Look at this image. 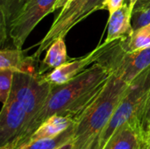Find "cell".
Segmentation results:
<instances>
[{"label":"cell","mask_w":150,"mask_h":149,"mask_svg":"<svg viewBox=\"0 0 150 149\" xmlns=\"http://www.w3.org/2000/svg\"><path fill=\"white\" fill-rule=\"evenodd\" d=\"M150 23V3L141 9L134 10L132 15V25L134 30L142 27Z\"/></svg>","instance_id":"cell-19"},{"label":"cell","mask_w":150,"mask_h":149,"mask_svg":"<svg viewBox=\"0 0 150 149\" xmlns=\"http://www.w3.org/2000/svg\"><path fill=\"white\" fill-rule=\"evenodd\" d=\"M74 133H75V123L72 124L63 133H62L61 134H59L58 136L53 139L33 141L19 146L14 149H56L60 146L66 143L67 141H69V140H71L74 137Z\"/></svg>","instance_id":"cell-14"},{"label":"cell","mask_w":150,"mask_h":149,"mask_svg":"<svg viewBox=\"0 0 150 149\" xmlns=\"http://www.w3.org/2000/svg\"><path fill=\"white\" fill-rule=\"evenodd\" d=\"M145 149H150V141L146 144V146H145Z\"/></svg>","instance_id":"cell-26"},{"label":"cell","mask_w":150,"mask_h":149,"mask_svg":"<svg viewBox=\"0 0 150 149\" xmlns=\"http://www.w3.org/2000/svg\"><path fill=\"white\" fill-rule=\"evenodd\" d=\"M51 88L52 84L47 82L42 76L14 72L11 94L23 105L27 112L30 122L43 107Z\"/></svg>","instance_id":"cell-5"},{"label":"cell","mask_w":150,"mask_h":149,"mask_svg":"<svg viewBox=\"0 0 150 149\" xmlns=\"http://www.w3.org/2000/svg\"><path fill=\"white\" fill-rule=\"evenodd\" d=\"M28 122L29 117L25 108L12 94H10L0 113V146L3 147L18 138Z\"/></svg>","instance_id":"cell-7"},{"label":"cell","mask_w":150,"mask_h":149,"mask_svg":"<svg viewBox=\"0 0 150 149\" xmlns=\"http://www.w3.org/2000/svg\"><path fill=\"white\" fill-rule=\"evenodd\" d=\"M125 3L126 0H105L102 4V10L108 11L109 14L112 15L120 10L125 4Z\"/></svg>","instance_id":"cell-20"},{"label":"cell","mask_w":150,"mask_h":149,"mask_svg":"<svg viewBox=\"0 0 150 149\" xmlns=\"http://www.w3.org/2000/svg\"><path fill=\"white\" fill-rule=\"evenodd\" d=\"M112 74L96 62L69 82L52 85L48 97L41 110L28 123L23 133L1 149H14L20 146L47 119L53 115L70 118L74 123L98 97Z\"/></svg>","instance_id":"cell-1"},{"label":"cell","mask_w":150,"mask_h":149,"mask_svg":"<svg viewBox=\"0 0 150 149\" xmlns=\"http://www.w3.org/2000/svg\"><path fill=\"white\" fill-rule=\"evenodd\" d=\"M135 120L145 143L146 136L150 126V92L140 107L136 114Z\"/></svg>","instance_id":"cell-17"},{"label":"cell","mask_w":150,"mask_h":149,"mask_svg":"<svg viewBox=\"0 0 150 149\" xmlns=\"http://www.w3.org/2000/svg\"><path fill=\"white\" fill-rule=\"evenodd\" d=\"M86 0H72L64 9L61 11L57 17H55L54 23L49 28L47 34L38 44L36 52L33 54L37 60L40 59V54L47 50L50 45L58 38H64L69 32V26L73 17L76 14L78 10L83 6Z\"/></svg>","instance_id":"cell-9"},{"label":"cell","mask_w":150,"mask_h":149,"mask_svg":"<svg viewBox=\"0 0 150 149\" xmlns=\"http://www.w3.org/2000/svg\"><path fill=\"white\" fill-rule=\"evenodd\" d=\"M104 149H145V143L135 119L121 126Z\"/></svg>","instance_id":"cell-10"},{"label":"cell","mask_w":150,"mask_h":149,"mask_svg":"<svg viewBox=\"0 0 150 149\" xmlns=\"http://www.w3.org/2000/svg\"><path fill=\"white\" fill-rule=\"evenodd\" d=\"M72 124H74V121L69 117L63 115H53L47 119L32 134L25 140L20 146L40 140L53 139L63 133Z\"/></svg>","instance_id":"cell-12"},{"label":"cell","mask_w":150,"mask_h":149,"mask_svg":"<svg viewBox=\"0 0 150 149\" xmlns=\"http://www.w3.org/2000/svg\"><path fill=\"white\" fill-rule=\"evenodd\" d=\"M149 141H150V126H149V131H148V133H147V136H146V140H145V146H146V144H147Z\"/></svg>","instance_id":"cell-25"},{"label":"cell","mask_w":150,"mask_h":149,"mask_svg":"<svg viewBox=\"0 0 150 149\" xmlns=\"http://www.w3.org/2000/svg\"><path fill=\"white\" fill-rule=\"evenodd\" d=\"M150 0H137L135 5H134V10H138V9H141L142 8L143 6L147 5L148 4H149Z\"/></svg>","instance_id":"cell-23"},{"label":"cell","mask_w":150,"mask_h":149,"mask_svg":"<svg viewBox=\"0 0 150 149\" xmlns=\"http://www.w3.org/2000/svg\"><path fill=\"white\" fill-rule=\"evenodd\" d=\"M69 61L70 60L67 54L64 38H58L47 48L45 58L40 63L39 73L40 76L45 75Z\"/></svg>","instance_id":"cell-13"},{"label":"cell","mask_w":150,"mask_h":149,"mask_svg":"<svg viewBox=\"0 0 150 149\" xmlns=\"http://www.w3.org/2000/svg\"><path fill=\"white\" fill-rule=\"evenodd\" d=\"M96 62L129 84L150 66V47L129 51L124 47L120 39L107 44Z\"/></svg>","instance_id":"cell-4"},{"label":"cell","mask_w":150,"mask_h":149,"mask_svg":"<svg viewBox=\"0 0 150 149\" xmlns=\"http://www.w3.org/2000/svg\"><path fill=\"white\" fill-rule=\"evenodd\" d=\"M72 0H56L54 4V11L59 9H64Z\"/></svg>","instance_id":"cell-21"},{"label":"cell","mask_w":150,"mask_h":149,"mask_svg":"<svg viewBox=\"0 0 150 149\" xmlns=\"http://www.w3.org/2000/svg\"><path fill=\"white\" fill-rule=\"evenodd\" d=\"M56 0H28L19 16L12 22L9 37L14 47L22 49L26 39L48 13L54 11Z\"/></svg>","instance_id":"cell-6"},{"label":"cell","mask_w":150,"mask_h":149,"mask_svg":"<svg viewBox=\"0 0 150 149\" xmlns=\"http://www.w3.org/2000/svg\"><path fill=\"white\" fill-rule=\"evenodd\" d=\"M106 46L107 44L104 42L103 44L98 46L91 53L81 58L69 61L68 62L51 70L50 72L42 75V77L52 85L66 83L86 69L87 66L96 62L106 48Z\"/></svg>","instance_id":"cell-8"},{"label":"cell","mask_w":150,"mask_h":149,"mask_svg":"<svg viewBox=\"0 0 150 149\" xmlns=\"http://www.w3.org/2000/svg\"><path fill=\"white\" fill-rule=\"evenodd\" d=\"M132 15L133 9L129 5V0L120 10L110 15L107 24L108 32L105 43H112L117 40L128 37L133 33Z\"/></svg>","instance_id":"cell-11"},{"label":"cell","mask_w":150,"mask_h":149,"mask_svg":"<svg viewBox=\"0 0 150 149\" xmlns=\"http://www.w3.org/2000/svg\"><path fill=\"white\" fill-rule=\"evenodd\" d=\"M24 56L22 49L2 48L0 50V69L11 68L18 72L23 63Z\"/></svg>","instance_id":"cell-16"},{"label":"cell","mask_w":150,"mask_h":149,"mask_svg":"<svg viewBox=\"0 0 150 149\" xmlns=\"http://www.w3.org/2000/svg\"><path fill=\"white\" fill-rule=\"evenodd\" d=\"M120 40L124 47L129 51H137L150 47V23L134 30L130 36L120 39Z\"/></svg>","instance_id":"cell-15"},{"label":"cell","mask_w":150,"mask_h":149,"mask_svg":"<svg viewBox=\"0 0 150 149\" xmlns=\"http://www.w3.org/2000/svg\"><path fill=\"white\" fill-rule=\"evenodd\" d=\"M73 148H74V138H72L71 140H69V141H67L66 143L60 146L56 149H73Z\"/></svg>","instance_id":"cell-22"},{"label":"cell","mask_w":150,"mask_h":149,"mask_svg":"<svg viewBox=\"0 0 150 149\" xmlns=\"http://www.w3.org/2000/svg\"><path fill=\"white\" fill-rule=\"evenodd\" d=\"M136 2H137V0H129V5H130L131 9H133V11H134V8Z\"/></svg>","instance_id":"cell-24"},{"label":"cell","mask_w":150,"mask_h":149,"mask_svg":"<svg viewBox=\"0 0 150 149\" xmlns=\"http://www.w3.org/2000/svg\"><path fill=\"white\" fill-rule=\"evenodd\" d=\"M150 92V66L131 83L110 122L96 140L91 149H104L113 133L124 124L135 119L142 103Z\"/></svg>","instance_id":"cell-3"},{"label":"cell","mask_w":150,"mask_h":149,"mask_svg":"<svg viewBox=\"0 0 150 149\" xmlns=\"http://www.w3.org/2000/svg\"><path fill=\"white\" fill-rule=\"evenodd\" d=\"M14 72L15 71L11 68L0 69V100L3 105L10 97L12 89Z\"/></svg>","instance_id":"cell-18"},{"label":"cell","mask_w":150,"mask_h":149,"mask_svg":"<svg viewBox=\"0 0 150 149\" xmlns=\"http://www.w3.org/2000/svg\"><path fill=\"white\" fill-rule=\"evenodd\" d=\"M128 85L118 76H110L98 97L75 121L73 149H91L120 105Z\"/></svg>","instance_id":"cell-2"}]
</instances>
